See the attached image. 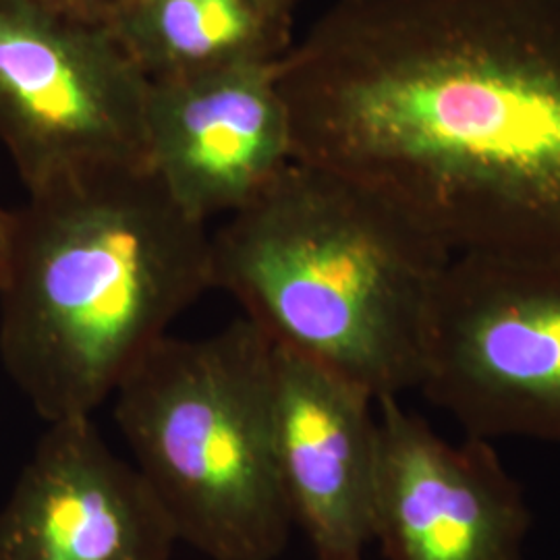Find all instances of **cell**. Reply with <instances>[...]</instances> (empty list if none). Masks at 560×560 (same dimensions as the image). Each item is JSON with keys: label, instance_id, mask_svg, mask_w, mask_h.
<instances>
[{"label": "cell", "instance_id": "6da1fadb", "mask_svg": "<svg viewBox=\"0 0 560 560\" xmlns=\"http://www.w3.org/2000/svg\"><path fill=\"white\" fill-rule=\"evenodd\" d=\"M279 85L293 161L453 256L560 258V0H337Z\"/></svg>", "mask_w": 560, "mask_h": 560}, {"label": "cell", "instance_id": "7a4b0ae2", "mask_svg": "<svg viewBox=\"0 0 560 560\" xmlns=\"http://www.w3.org/2000/svg\"><path fill=\"white\" fill-rule=\"evenodd\" d=\"M214 289L212 233L150 166L27 191L0 277V360L42 420L92 418Z\"/></svg>", "mask_w": 560, "mask_h": 560}, {"label": "cell", "instance_id": "3957f363", "mask_svg": "<svg viewBox=\"0 0 560 560\" xmlns=\"http://www.w3.org/2000/svg\"><path fill=\"white\" fill-rule=\"evenodd\" d=\"M453 258L372 189L298 161L212 233L214 289L374 399L420 390Z\"/></svg>", "mask_w": 560, "mask_h": 560}, {"label": "cell", "instance_id": "277c9868", "mask_svg": "<svg viewBox=\"0 0 560 560\" xmlns=\"http://www.w3.org/2000/svg\"><path fill=\"white\" fill-rule=\"evenodd\" d=\"M275 342L245 316L164 337L120 382L115 420L185 541L212 560H275L293 517L272 423Z\"/></svg>", "mask_w": 560, "mask_h": 560}, {"label": "cell", "instance_id": "5b68a950", "mask_svg": "<svg viewBox=\"0 0 560 560\" xmlns=\"http://www.w3.org/2000/svg\"><path fill=\"white\" fill-rule=\"evenodd\" d=\"M420 393L467 436L560 442V258L455 256Z\"/></svg>", "mask_w": 560, "mask_h": 560}, {"label": "cell", "instance_id": "8992f818", "mask_svg": "<svg viewBox=\"0 0 560 560\" xmlns=\"http://www.w3.org/2000/svg\"><path fill=\"white\" fill-rule=\"evenodd\" d=\"M148 85L106 25L46 0H0V143L27 191L150 166Z\"/></svg>", "mask_w": 560, "mask_h": 560}, {"label": "cell", "instance_id": "52a82bcc", "mask_svg": "<svg viewBox=\"0 0 560 560\" xmlns=\"http://www.w3.org/2000/svg\"><path fill=\"white\" fill-rule=\"evenodd\" d=\"M374 540L386 560H521L532 513L492 444L451 442L402 407L376 399Z\"/></svg>", "mask_w": 560, "mask_h": 560}, {"label": "cell", "instance_id": "ba28073f", "mask_svg": "<svg viewBox=\"0 0 560 560\" xmlns=\"http://www.w3.org/2000/svg\"><path fill=\"white\" fill-rule=\"evenodd\" d=\"M279 62L150 81V168L198 221L235 214L293 162Z\"/></svg>", "mask_w": 560, "mask_h": 560}, {"label": "cell", "instance_id": "9c48e42d", "mask_svg": "<svg viewBox=\"0 0 560 560\" xmlns=\"http://www.w3.org/2000/svg\"><path fill=\"white\" fill-rule=\"evenodd\" d=\"M177 541L140 469L92 418L48 423L0 509V560H171Z\"/></svg>", "mask_w": 560, "mask_h": 560}, {"label": "cell", "instance_id": "30bf717a", "mask_svg": "<svg viewBox=\"0 0 560 560\" xmlns=\"http://www.w3.org/2000/svg\"><path fill=\"white\" fill-rule=\"evenodd\" d=\"M280 486L316 560H363L374 540L376 399L291 349L272 353Z\"/></svg>", "mask_w": 560, "mask_h": 560}, {"label": "cell", "instance_id": "8fae6325", "mask_svg": "<svg viewBox=\"0 0 560 560\" xmlns=\"http://www.w3.org/2000/svg\"><path fill=\"white\" fill-rule=\"evenodd\" d=\"M148 81L279 62L293 15L266 0H133L106 25Z\"/></svg>", "mask_w": 560, "mask_h": 560}, {"label": "cell", "instance_id": "7c38bea8", "mask_svg": "<svg viewBox=\"0 0 560 560\" xmlns=\"http://www.w3.org/2000/svg\"><path fill=\"white\" fill-rule=\"evenodd\" d=\"M46 2L73 18L98 23V25H108L133 0H46Z\"/></svg>", "mask_w": 560, "mask_h": 560}, {"label": "cell", "instance_id": "4fadbf2b", "mask_svg": "<svg viewBox=\"0 0 560 560\" xmlns=\"http://www.w3.org/2000/svg\"><path fill=\"white\" fill-rule=\"evenodd\" d=\"M9 231H11V210H4L0 206V277L7 258V245H9Z\"/></svg>", "mask_w": 560, "mask_h": 560}, {"label": "cell", "instance_id": "5bb4252c", "mask_svg": "<svg viewBox=\"0 0 560 560\" xmlns=\"http://www.w3.org/2000/svg\"><path fill=\"white\" fill-rule=\"evenodd\" d=\"M266 2H270L275 9H279V11L287 13V15H293L295 7L300 4V0H266Z\"/></svg>", "mask_w": 560, "mask_h": 560}]
</instances>
